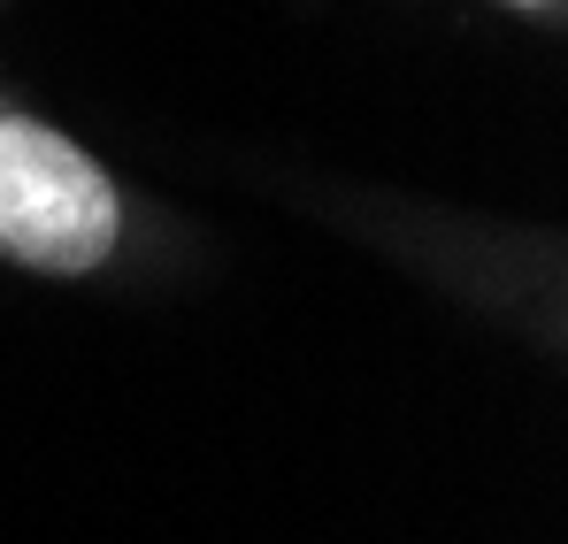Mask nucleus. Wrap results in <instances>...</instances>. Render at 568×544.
<instances>
[{
	"label": "nucleus",
	"instance_id": "1",
	"mask_svg": "<svg viewBox=\"0 0 568 544\" xmlns=\"http://www.w3.org/2000/svg\"><path fill=\"white\" fill-rule=\"evenodd\" d=\"M108 246H115L108 177L70 138L0 115V254L47 276H85L108 261Z\"/></svg>",
	"mask_w": 568,
	"mask_h": 544
}]
</instances>
